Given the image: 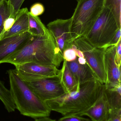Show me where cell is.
<instances>
[{
    "label": "cell",
    "instance_id": "1",
    "mask_svg": "<svg viewBox=\"0 0 121 121\" xmlns=\"http://www.w3.org/2000/svg\"><path fill=\"white\" fill-rule=\"evenodd\" d=\"M64 58L62 53L49 31L44 35H31L20 49L5 60L14 65L26 63L60 67Z\"/></svg>",
    "mask_w": 121,
    "mask_h": 121
},
{
    "label": "cell",
    "instance_id": "2",
    "mask_svg": "<svg viewBox=\"0 0 121 121\" xmlns=\"http://www.w3.org/2000/svg\"><path fill=\"white\" fill-rule=\"evenodd\" d=\"M104 84L96 79L78 84L74 91L46 102L51 111L63 116L78 115L90 107L103 91Z\"/></svg>",
    "mask_w": 121,
    "mask_h": 121
},
{
    "label": "cell",
    "instance_id": "3",
    "mask_svg": "<svg viewBox=\"0 0 121 121\" xmlns=\"http://www.w3.org/2000/svg\"><path fill=\"white\" fill-rule=\"evenodd\" d=\"M11 96L16 107L22 115L34 119L49 116L51 111L20 77L15 69L8 71Z\"/></svg>",
    "mask_w": 121,
    "mask_h": 121
},
{
    "label": "cell",
    "instance_id": "4",
    "mask_svg": "<svg viewBox=\"0 0 121 121\" xmlns=\"http://www.w3.org/2000/svg\"><path fill=\"white\" fill-rule=\"evenodd\" d=\"M105 0H77L72 16L71 31L74 41L85 37L104 7Z\"/></svg>",
    "mask_w": 121,
    "mask_h": 121
},
{
    "label": "cell",
    "instance_id": "5",
    "mask_svg": "<svg viewBox=\"0 0 121 121\" xmlns=\"http://www.w3.org/2000/svg\"><path fill=\"white\" fill-rule=\"evenodd\" d=\"M121 28L111 10L104 7L85 38L94 47L105 49Z\"/></svg>",
    "mask_w": 121,
    "mask_h": 121
},
{
    "label": "cell",
    "instance_id": "6",
    "mask_svg": "<svg viewBox=\"0 0 121 121\" xmlns=\"http://www.w3.org/2000/svg\"><path fill=\"white\" fill-rule=\"evenodd\" d=\"M74 44L83 52L87 64L96 79L102 84H104L106 80L104 61L105 49L94 47L85 37L76 39Z\"/></svg>",
    "mask_w": 121,
    "mask_h": 121
},
{
    "label": "cell",
    "instance_id": "7",
    "mask_svg": "<svg viewBox=\"0 0 121 121\" xmlns=\"http://www.w3.org/2000/svg\"><path fill=\"white\" fill-rule=\"evenodd\" d=\"M27 82L38 98L44 102L58 98L67 93L60 74L57 76Z\"/></svg>",
    "mask_w": 121,
    "mask_h": 121
},
{
    "label": "cell",
    "instance_id": "8",
    "mask_svg": "<svg viewBox=\"0 0 121 121\" xmlns=\"http://www.w3.org/2000/svg\"><path fill=\"white\" fill-rule=\"evenodd\" d=\"M20 77L27 82L59 75L60 70L53 66L34 63H26L15 65Z\"/></svg>",
    "mask_w": 121,
    "mask_h": 121
},
{
    "label": "cell",
    "instance_id": "9",
    "mask_svg": "<svg viewBox=\"0 0 121 121\" xmlns=\"http://www.w3.org/2000/svg\"><path fill=\"white\" fill-rule=\"evenodd\" d=\"M72 19H57L49 23L47 29L52 35L62 53L71 48L74 40L71 31Z\"/></svg>",
    "mask_w": 121,
    "mask_h": 121
},
{
    "label": "cell",
    "instance_id": "10",
    "mask_svg": "<svg viewBox=\"0 0 121 121\" xmlns=\"http://www.w3.org/2000/svg\"><path fill=\"white\" fill-rule=\"evenodd\" d=\"M117 46H112L105 49L104 61L106 80V88L116 87L121 85V67L116 63Z\"/></svg>",
    "mask_w": 121,
    "mask_h": 121
},
{
    "label": "cell",
    "instance_id": "11",
    "mask_svg": "<svg viewBox=\"0 0 121 121\" xmlns=\"http://www.w3.org/2000/svg\"><path fill=\"white\" fill-rule=\"evenodd\" d=\"M31 35L28 32L0 39V64L20 49L27 42Z\"/></svg>",
    "mask_w": 121,
    "mask_h": 121
},
{
    "label": "cell",
    "instance_id": "12",
    "mask_svg": "<svg viewBox=\"0 0 121 121\" xmlns=\"http://www.w3.org/2000/svg\"><path fill=\"white\" fill-rule=\"evenodd\" d=\"M111 107L104 92L90 107L77 115L86 116L93 121H107L109 119Z\"/></svg>",
    "mask_w": 121,
    "mask_h": 121
},
{
    "label": "cell",
    "instance_id": "13",
    "mask_svg": "<svg viewBox=\"0 0 121 121\" xmlns=\"http://www.w3.org/2000/svg\"><path fill=\"white\" fill-rule=\"evenodd\" d=\"M66 63L78 84H83L97 79L87 63L83 65L80 64L77 58L74 61L67 62Z\"/></svg>",
    "mask_w": 121,
    "mask_h": 121
},
{
    "label": "cell",
    "instance_id": "14",
    "mask_svg": "<svg viewBox=\"0 0 121 121\" xmlns=\"http://www.w3.org/2000/svg\"><path fill=\"white\" fill-rule=\"evenodd\" d=\"M28 13L27 8L20 9L16 14L13 26L0 37V39L28 32Z\"/></svg>",
    "mask_w": 121,
    "mask_h": 121
},
{
    "label": "cell",
    "instance_id": "15",
    "mask_svg": "<svg viewBox=\"0 0 121 121\" xmlns=\"http://www.w3.org/2000/svg\"><path fill=\"white\" fill-rule=\"evenodd\" d=\"M66 62L64 60L62 67L60 70V75L63 84L67 93H68L75 90L77 88L78 84L67 67Z\"/></svg>",
    "mask_w": 121,
    "mask_h": 121
},
{
    "label": "cell",
    "instance_id": "16",
    "mask_svg": "<svg viewBox=\"0 0 121 121\" xmlns=\"http://www.w3.org/2000/svg\"><path fill=\"white\" fill-rule=\"evenodd\" d=\"M49 30L42 22L40 18L34 17L28 13V32L32 35L42 36L46 35Z\"/></svg>",
    "mask_w": 121,
    "mask_h": 121
},
{
    "label": "cell",
    "instance_id": "17",
    "mask_svg": "<svg viewBox=\"0 0 121 121\" xmlns=\"http://www.w3.org/2000/svg\"><path fill=\"white\" fill-rule=\"evenodd\" d=\"M104 92L111 109H121V85L111 88L104 86Z\"/></svg>",
    "mask_w": 121,
    "mask_h": 121
},
{
    "label": "cell",
    "instance_id": "18",
    "mask_svg": "<svg viewBox=\"0 0 121 121\" xmlns=\"http://www.w3.org/2000/svg\"><path fill=\"white\" fill-rule=\"evenodd\" d=\"M0 100L9 113L13 112L16 109L10 90L5 87L0 80Z\"/></svg>",
    "mask_w": 121,
    "mask_h": 121
},
{
    "label": "cell",
    "instance_id": "19",
    "mask_svg": "<svg viewBox=\"0 0 121 121\" xmlns=\"http://www.w3.org/2000/svg\"><path fill=\"white\" fill-rule=\"evenodd\" d=\"M11 15L16 16L13 7L8 0H2L0 2V35L4 22Z\"/></svg>",
    "mask_w": 121,
    "mask_h": 121
},
{
    "label": "cell",
    "instance_id": "20",
    "mask_svg": "<svg viewBox=\"0 0 121 121\" xmlns=\"http://www.w3.org/2000/svg\"><path fill=\"white\" fill-rule=\"evenodd\" d=\"M104 7L111 10L119 27H121V0H105Z\"/></svg>",
    "mask_w": 121,
    "mask_h": 121
},
{
    "label": "cell",
    "instance_id": "21",
    "mask_svg": "<svg viewBox=\"0 0 121 121\" xmlns=\"http://www.w3.org/2000/svg\"><path fill=\"white\" fill-rule=\"evenodd\" d=\"M45 11V7L43 5L40 3H37L34 4L31 7L29 13L34 17H37L42 15Z\"/></svg>",
    "mask_w": 121,
    "mask_h": 121
},
{
    "label": "cell",
    "instance_id": "22",
    "mask_svg": "<svg viewBox=\"0 0 121 121\" xmlns=\"http://www.w3.org/2000/svg\"><path fill=\"white\" fill-rule=\"evenodd\" d=\"M58 121H93L90 119L76 114H69L63 116Z\"/></svg>",
    "mask_w": 121,
    "mask_h": 121
},
{
    "label": "cell",
    "instance_id": "23",
    "mask_svg": "<svg viewBox=\"0 0 121 121\" xmlns=\"http://www.w3.org/2000/svg\"><path fill=\"white\" fill-rule=\"evenodd\" d=\"M63 56L64 60L67 62L74 61L77 57L75 51L72 48L65 50L63 52Z\"/></svg>",
    "mask_w": 121,
    "mask_h": 121
},
{
    "label": "cell",
    "instance_id": "24",
    "mask_svg": "<svg viewBox=\"0 0 121 121\" xmlns=\"http://www.w3.org/2000/svg\"><path fill=\"white\" fill-rule=\"evenodd\" d=\"M16 16L11 15L6 19L3 25V28L1 34L0 35V37L6 32L9 30L13 26L15 22Z\"/></svg>",
    "mask_w": 121,
    "mask_h": 121
},
{
    "label": "cell",
    "instance_id": "25",
    "mask_svg": "<svg viewBox=\"0 0 121 121\" xmlns=\"http://www.w3.org/2000/svg\"><path fill=\"white\" fill-rule=\"evenodd\" d=\"M109 119L111 121H121V109H111Z\"/></svg>",
    "mask_w": 121,
    "mask_h": 121
},
{
    "label": "cell",
    "instance_id": "26",
    "mask_svg": "<svg viewBox=\"0 0 121 121\" xmlns=\"http://www.w3.org/2000/svg\"><path fill=\"white\" fill-rule=\"evenodd\" d=\"M121 28H119L114 35L112 40L106 47V49L110 46H117L119 41L121 40Z\"/></svg>",
    "mask_w": 121,
    "mask_h": 121
},
{
    "label": "cell",
    "instance_id": "27",
    "mask_svg": "<svg viewBox=\"0 0 121 121\" xmlns=\"http://www.w3.org/2000/svg\"><path fill=\"white\" fill-rule=\"evenodd\" d=\"M13 6L16 15L25 0H8Z\"/></svg>",
    "mask_w": 121,
    "mask_h": 121
},
{
    "label": "cell",
    "instance_id": "28",
    "mask_svg": "<svg viewBox=\"0 0 121 121\" xmlns=\"http://www.w3.org/2000/svg\"><path fill=\"white\" fill-rule=\"evenodd\" d=\"M116 62L118 66L121 67V40L117 46Z\"/></svg>",
    "mask_w": 121,
    "mask_h": 121
},
{
    "label": "cell",
    "instance_id": "29",
    "mask_svg": "<svg viewBox=\"0 0 121 121\" xmlns=\"http://www.w3.org/2000/svg\"><path fill=\"white\" fill-rule=\"evenodd\" d=\"M34 121H57L54 119L50 118L49 117H44L36 119Z\"/></svg>",
    "mask_w": 121,
    "mask_h": 121
},
{
    "label": "cell",
    "instance_id": "30",
    "mask_svg": "<svg viewBox=\"0 0 121 121\" xmlns=\"http://www.w3.org/2000/svg\"><path fill=\"white\" fill-rule=\"evenodd\" d=\"M77 59L79 63L81 65H85L86 63V60L84 58L77 57Z\"/></svg>",
    "mask_w": 121,
    "mask_h": 121
},
{
    "label": "cell",
    "instance_id": "31",
    "mask_svg": "<svg viewBox=\"0 0 121 121\" xmlns=\"http://www.w3.org/2000/svg\"><path fill=\"white\" fill-rule=\"evenodd\" d=\"M76 54L77 56V57L84 58V54H83V52H82L81 50H80L79 49H78L77 51L76 52Z\"/></svg>",
    "mask_w": 121,
    "mask_h": 121
},
{
    "label": "cell",
    "instance_id": "32",
    "mask_svg": "<svg viewBox=\"0 0 121 121\" xmlns=\"http://www.w3.org/2000/svg\"><path fill=\"white\" fill-rule=\"evenodd\" d=\"M110 121V119H109V120H108V121Z\"/></svg>",
    "mask_w": 121,
    "mask_h": 121
},
{
    "label": "cell",
    "instance_id": "33",
    "mask_svg": "<svg viewBox=\"0 0 121 121\" xmlns=\"http://www.w3.org/2000/svg\"><path fill=\"white\" fill-rule=\"evenodd\" d=\"M1 0H0V2H1Z\"/></svg>",
    "mask_w": 121,
    "mask_h": 121
}]
</instances>
